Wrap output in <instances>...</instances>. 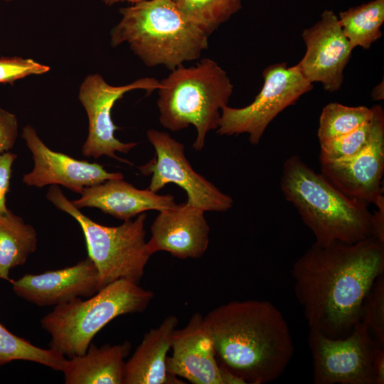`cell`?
<instances>
[{"instance_id":"obj_2","label":"cell","mask_w":384,"mask_h":384,"mask_svg":"<svg viewBox=\"0 0 384 384\" xmlns=\"http://www.w3.org/2000/svg\"><path fill=\"white\" fill-rule=\"evenodd\" d=\"M203 319L220 366L243 384L272 382L292 360L294 345L288 324L269 301H232Z\"/></svg>"},{"instance_id":"obj_33","label":"cell","mask_w":384,"mask_h":384,"mask_svg":"<svg viewBox=\"0 0 384 384\" xmlns=\"http://www.w3.org/2000/svg\"><path fill=\"white\" fill-rule=\"evenodd\" d=\"M372 97L374 100H380L383 99V82L374 87L372 91Z\"/></svg>"},{"instance_id":"obj_35","label":"cell","mask_w":384,"mask_h":384,"mask_svg":"<svg viewBox=\"0 0 384 384\" xmlns=\"http://www.w3.org/2000/svg\"><path fill=\"white\" fill-rule=\"evenodd\" d=\"M7 2L11 1L12 0H5Z\"/></svg>"},{"instance_id":"obj_11","label":"cell","mask_w":384,"mask_h":384,"mask_svg":"<svg viewBox=\"0 0 384 384\" xmlns=\"http://www.w3.org/2000/svg\"><path fill=\"white\" fill-rule=\"evenodd\" d=\"M159 87V81L154 78H142L129 84L113 86L99 74L87 75L80 87L78 96L88 119V133L82 146V154L94 159L107 156L132 166L128 160L119 158L116 152L127 154L137 144L122 142L115 137L114 131L118 127L112 121V107L129 91L144 90L150 94Z\"/></svg>"},{"instance_id":"obj_10","label":"cell","mask_w":384,"mask_h":384,"mask_svg":"<svg viewBox=\"0 0 384 384\" xmlns=\"http://www.w3.org/2000/svg\"><path fill=\"white\" fill-rule=\"evenodd\" d=\"M308 343L315 384H375L373 360L381 346L362 322L343 338L309 330Z\"/></svg>"},{"instance_id":"obj_7","label":"cell","mask_w":384,"mask_h":384,"mask_svg":"<svg viewBox=\"0 0 384 384\" xmlns=\"http://www.w3.org/2000/svg\"><path fill=\"white\" fill-rule=\"evenodd\" d=\"M46 198L58 209L68 213L80 225L88 257L98 272L99 290L118 279L139 284L151 257L146 248L144 213L117 226L99 224L82 213L63 193L52 185ZM98 290V291H99Z\"/></svg>"},{"instance_id":"obj_12","label":"cell","mask_w":384,"mask_h":384,"mask_svg":"<svg viewBox=\"0 0 384 384\" xmlns=\"http://www.w3.org/2000/svg\"><path fill=\"white\" fill-rule=\"evenodd\" d=\"M21 137L33 156L34 164L31 171L22 178V182L28 186H62L80 194L85 188L109 179L124 178L122 173L108 172L97 163L78 160L53 151L29 124L23 128Z\"/></svg>"},{"instance_id":"obj_18","label":"cell","mask_w":384,"mask_h":384,"mask_svg":"<svg viewBox=\"0 0 384 384\" xmlns=\"http://www.w3.org/2000/svg\"><path fill=\"white\" fill-rule=\"evenodd\" d=\"M122 178H112L83 189L78 199L72 201L78 208H95L117 219L127 220L147 210L176 206L174 196L159 195L134 187Z\"/></svg>"},{"instance_id":"obj_34","label":"cell","mask_w":384,"mask_h":384,"mask_svg":"<svg viewBox=\"0 0 384 384\" xmlns=\"http://www.w3.org/2000/svg\"><path fill=\"white\" fill-rule=\"evenodd\" d=\"M106 5L112 6L120 2H129L131 4H134L144 0H102Z\"/></svg>"},{"instance_id":"obj_29","label":"cell","mask_w":384,"mask_h":384,"mask_svg":"<svg viewBox=\"0 0 384 384\" xmlns=\"http://www.w3.org/2000/svg\"><path fill=\"white\" fill-rule=\"evenodd\" d=\"M18 137V121L16 115L0 107V155L9 151Z\"/></svg>"},{"instance_id":"obj_25","label":"cell","mask_w":384,"mask_h":384,"mask_svg":"<svg viewBox=\"0 0 384 384\" xmlns=\"http://www.w3.org/2000/svg\"><path fill=\"white\" fill-rule=\"evenodd\" d=\"M372 109V117L367 122L346 135L320 144V163L348 159L369 144L378 127L384 122L382 107L376 105Z\"/></svg>"},{"instance_id":"obj_26","label":"cell","mask_w":384,"mask_h":384,"mask_svg":"<svg viewBox=\"0 0 384 384\" xmlns=\"http://www.w3.org/2000/svg\"><path fill=\"white\" fill-rule=\"evenodd\" d=\"M242 0H175L178 9L209 36L242 7Z\"/></svg>"},{"instance_id":"obj_6","label":"cell","mask_w":384,"mask_h":384,"mask_svg":"<svg viewBox=\"0 0 384 384\" xmlns=\"http://www.w3.org/2000/svg\"><path fill=\"white\" fill-rule=\"evenodd\" d=\"M154 296L137 283L118 279L88 299L76 298L55 306L42 318L41 327L50 335V348L68 358L82 355L108 323L121 315L143 312Z\"/></svg>"},{"instance_id":"obj_23","label":"cell","mask_w":384,"mask_h":384,"mask_svg":"<svg viewBox=\"0 0 384 384\" xmlns=\"http://www.w3.org/2000/svg\"><path fill=\"white\" fill-rule=\"evenodd\" d=\"M66 359L55 349L36 346L12 334L0 323V367L13 361H27L62 371Z\"/></svg>"},{"instance_id":"obj_20","label":"cell","mask_w":384,"mask_h":384,"mask_svg":"<svg viewBox=\"0 0 384 384\" xmlns=\"http://www.w3.org/2000/svg\"><path fill=\"white\" fill-rule=\"evenodd\" d=\"M129 341L97 347L66 359L62 372L65 384H123L125 361L131 351Z\"/></svg>"},{"instance_id":"obj_24","label":"cell","mask_w":384,"mask_h":384,"mask_svg":"<svg viewBox=\"0 0 384 384\" xmlns=\"http://www.w3.org/2000/svg\"><path fill=\"white\" fill-rule=\"evenodd\" d=\"M373 115V109L366 106L349 107L331 102L322 110L317 136L319 143L326 142L354 131Z\"/></svg>"},{"instance_id":"obj_30","label":"cell","mask_w":384,"mask_h":384,"mask_svg":"<svg viewBox=\"0 0 384 384\" xmlns=\"http://www.w3.org/2000/svg\"><path fill=\"white\" fill-rule=\"evenodd\" d=\"M17 155L10 151L0 155V215L9 210L6 205V195L9 191L12 166Z\"/></svg>"},{"instance_id":"obj_9","label":"cell","mask_w":384,"mask_h":384,"mask_svg":"<svg viewBox=\"0 0 384 384\" xmlns=\"http://www.w3.org/2000/svg\"><path fill=\"white\" fill-rule=\"evenodd\" d=\"M146 137L156 155L139 170L144 176H151L149 190L157 193L168 183H174L186 193L188 204L205 212H225L232 208V197L193 169L182 143L169 133L154 129L146 132Z\"/></svg>"},{"instance_id":"obj_8","label":"cell","mask_w":384,"mask_h":384,"mask_svg":"<svg viewBox=\"0 0 384 384\" xmlns=\"http://www.w3.org/2000/svg\"><path fill=\"white\" fill-rule=\"evenodd\" d=\"M262 77L263 86L250 105L222 108L217 134L233 136L245 133L250 142L257 145L270 122L313 88L297 65L288 67L286 63H281L269 65L263 70Z\"/></svg>"},{"instance_id":"obj_13","label":"cell","mask_w":384,"mask_h":384,"mask_svg":"<svg viewBox=\"0 0 384 384\" xmlns=\"http://www.w3.org/2000/svg\"><path fill=\"white\" fill-rule=\"evenodd\" d=\"M306 53L297 64L310 82H321L325 90L335 92L341 87L343 70L353 50L341 27L338 16L325 10L320 20L302 34Z\"/></svg>"},{"instance_id":"obj_32","label":"cell","mask_w":384,"mask_h":384,"mask_svg":"<svg viewBox=\"0 0 384 384\" xmlns=\"http://www.w3.org/2000/svg\"><path fill=\"white\" fill-rule=\"evenodd\" d=\"M373 370L375 384L384 383V347H378L373 360Z\"/></svg>"},{"instance_id":"obj_36","label":"cell","mask_w":384,"mask_h":384,"mask_svg":"<svg viewBox=\"0 0 384 384\" xmlns=\"http://www.w3.org/2000/svg\"><path fill=\"white\" fill-rule=\"evenodd\" d=\"M174 1H175V0H174Z\"/></svg>"},{"instance_id":"obj_14","label":"cell","mask_w":384,"mask_h":384,"mask_svg":"<svg viewBox=\"0 0 384 384\" xmlns=\"http://www.w3.org/2000/svg\"><path fill=\"white\" fill-rule=\"evenodd\" d=\"M172 354L167 356L168 372L193 384H243L219 365L203 316L194 313L172 336Z\"/></svg>"},{"instance_id":"obj_15","label":"cell","mask_w":384,"mask_h":384,"mask_svg":"<svg viewBox=\"0 0 384 384\" xmlns=\"http://www.w3.org/2000/svg\"><path fill=\"white\" fill-rule=\"evenodd\" d=\"M205 211L186 202L159 211L146 242L150 256L164 251L179 259L202 257L209 245L210 227Z\"/></svg>"},{"instance_id":"obj_21","label":"cell","mask_w":384,"mask_h":384,"mask_svg":"<svg viewBox=\"0 0 384 384\" xmlns=\"http://www.w3.org/2000/svg\"><path fill=\"white\" fill-rule=\"evenodd\" d=\"M37 232L9 210L0 215V279L10 283V270L26 262L37 248Z\"/></svg>"},{"instance_id":"obj_3","label":"cell","mask_w":384,"mask_h":384,"mask_svg":"<svg viewBox=\"0 0 384 384\" xmlns=\"http://www.w3.org/2000/svg\"><path fill=\"white\" fill-rule=\"evenodd\" d=\"M280 188L316 243H355L372 237L373 213L368 206L346 195L299 156L284 162Z\"/></svg>"},{"instance_id":"obj_17","label":"cell","mask_w":384,"mask_h":384,"mask_svg":"<svg viewBox=\"0 0 384 384\" xmlns=\"http://www.w3.org/2000/svg\"><path fill=\"white\" fill-rule=\"evenodd\" d=\"M320 164L321 174L346 195L367 206L374 204L383 194L384 122L358 154L346 159Z\"/></svg>"},{"instance_id":"obj_27","label":"cell","mask_w":384,"mask_h":384,"mask_svg":"<svg viewBox=\"0 0 384 384\" xmlns=\"http://www.w3.org/2000/svg\"><path fill=\"white\" fill-rule=\"evenodd\" d=\"M375 340L384 346V275L374 282L363 302L361 319Z\"/></svg>"},{"instance_id":"obj_4","label":"cell","mask_w":384,"mask_h":384,"mask_svg":"<svg viewBox=\"0 0 384 384\" xmlns=\"http://www.w3.org/2000/svg\"><path fill=\"white\" fill-rule=\"evenodd\" d=\"M111 44L127 43L147 67L172 70L198 60L208 48L209 35L188 18L174 0H144L120 9Z\"/></svg>"},{"instance_id":"obj_31","label":"cell","mask_w":384,"mask_h":384,"mask_svg":"<svg viewBox=\"0 0 384 384\" xmlns=\"http://www.w3.org/2000/svg\"><path fill=\"white\" fill-rule=\"evenodd\" d=\"M375 211L373 213L372 237L384 242V196L381 195L375 201Z\"/></svg>"},{"instance_id":"obj_1","label":"cell","mask_w":384,"mask_h":384,"mask_svg":"<svg viewBox=\"0 0 384 384\" xmlns=\"http://www.w3.org/2000/svg\"><path fill=\"white\" fill-rule=\"evenodd\" d=\"M295 297L309 330L331 338L348 335L360 321L364 299L384 272V242H316L292 268Z\"/></svg>"},{"instance_id":"obj_5","label":"cell","mask_w":384,"mask_h":384,"mask_svg":"<svg viewBox=\"0 0 384 384\" xmlns=\"http://www.w3.org/2000/svg\"><path fill=\"white\" fill-rule=\"evenodd\" d=\"M170 71L157 90L160 124L171 132L193 125V148L201 151L207 134L217 129L221 110L228 105L234 86L226 71L210 58Z\"/></svg>"},{"instance_id":"obj_16","label":"cell","mask_w":384,"mask_h":384,"mask_svg":"<svg viewBox=\"0 0 384 384\" xmlns=\"http://www.w3.org/2000/svg\"><path fill=\"white\" fill-rule=\"evenodd\" d=\"M98 283L96 266L87 257L73 266L41 274H26L11 284L18 297L46 306L90 297L98 292Z\"/></svg>"},{"instance_id":"obj_19","label":"cell","mask_w":384,"mask_h":384,"mask_svg":"<svg viewBox=\"0 0 384 384\" xmlns=\"http://www.w3.org/2000/svg\"><path fill=\"white\" fill-rule=\"evenodd\" d=\"M178 320L170 315L143 336L132 356L125 362L123 384H183L166 368L174 331Z\"/></svg>"},{"instance_id":"obj_28","label":"cell","mask_w":384,"mask_h":384,"mask_svg":"<svg viewBox=\"0 0 384 384\" xmlns=\"http://www.w3.org/2000/svg\"><path fill=\"white\" fill-rule=\"evenodd\" d=\"M50 68L32 59L20 57L0 58V83H13L31 75L47 73Z\"/></svg>"},{"instance_id":"obj_22","label":"cell","mask_w":384,"mask_h":384,"mask_svg":"<svg viewBox=\"0 0 384 384\" xmlns=\"http://www.w3.org/2000/svg\"><path fill=\"white\" fill-rule=\"evenodd\" d=\"M338 21L353 48L368 49L382 36L384 0H373L339 14Z\"/></svg>"}]
</instances>
